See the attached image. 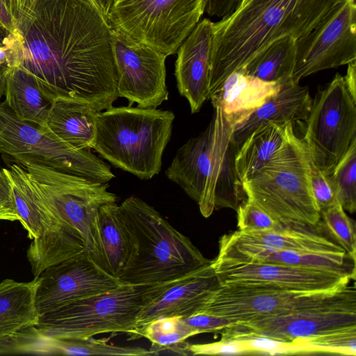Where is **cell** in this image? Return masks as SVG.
I'll list each match as a JSON object with an SVG mask.
<instances>
[{"label": "cell", "mask_w": 356, "mask_h": 356, "mask_svg": "<svg viewBox=\"0 0 356 356\" xmlns=\"http://www.w3.org/2000/svg\"><path fill=\"white\" fill-rule=\"evenodd\" d=\"M10 66L33 74L51 100L97 111L118 98L113 31L92 0H33L8 34Z\"/></svg>", "instance_id": "obj_1"}, {"label": "cell", "mask_w": 356, "mask_h": 356, "mask_svg": "<svg viewBox=\"0 0 356 356\" xmlns=\"http://www.w3.org/2000/svg\"><path fill=\"white\" fill-rule=\"evenodd\" d=\"M343 0H250L213 22L209 99L232 72L272 42L296 40L328 18Z\"/></svg>", "instance_id": "obj_2"}, {"label": "cell", "mask_w": 356, "mask_h": 356, "mask_svg": "<svg viewBox=\"0 0 356 356\" xmlns=\"http://www.w3.org/2000/svg\"><path fill=\"white\" fill-rule=\"evenodd\" d=\"M175 118L169 110L131 106L98 111L92 149L116 168L150 179L161 171Z\"/></svg>", "instance_id": "obj_3"}, {"label": "cell", "mask_w": 356, "mask_h": 356, "mask_svg": "<svg viewBox=\"0 0 356 356\" xmlns=\"http://www.w3.org/2000/svg\"><path fill=\"white\" fill-rule=\"evenodd\" d=\"M135 240L136 252L119 278L124 284L171 280L211 261L153 207L131 196L119 205Z\"/></svg>", "instance_id": "obj_4"}, {"label": "cell", "mask_w": 356, "mask_h": 356, "mask_svg": "<svg viewBox=\"0 0 356 356\" xmlns=\"http://www.w3.org/2000/svg\"><path fill=\"white\" fill-rule=\"evenodd\" d=\"M311 163L306 143L293 134L264 167L243 183L247 198L280 225L316 226L321 215L311 189Z\"/></svg>", "instance_id": "obj_5"}, {"label": "cell", "mask_w": 356, "mask_h": 356, "mask_svg": "<svg viewBox=\"0 0 356 356\" xmlns=\"http://www.w3.org/2000/svg\"><path fill=\"white\" fill-rule=\"evenodd\" d=\"M152 284H128L65 302L39 316L29 328L40 336L88 339L108 332L129 334Z\"/></svg>", "instance_id": "obj_6"}, {"label": "cell", "mask_w": 356, "mask_h": 356, "mask_svg": "<svg viewBox=\"0 0 356 356\" xmlns=\"http://www.w3.org/2000/svg\"><path fill=\"white\" fill-rule=\"evenodd\" d=\"M0 154L19 165H44L65 173L106 184L115 178L109 165L88 149H76L47 126L19 119L0 103Z\"/></svg>", "instance_id": "obj_7"}, {"label": "cell", "mask_w": 356, "mask_h": 356, "mask_svg": "<svg viewBox=\"0 0 356 356\" xmlns=\"http://www.w3.org/2000/svg\"><path fill=\"white\" fill-rule=\"evenodd\" d=\"M7 170L19 222L32 239L27 258L34 277L86 250L79 232L33 187L25 170L11 163Z\"/></svg>", "instance_id": "obj_8"}, {"label": "cell", "mask_w": 356, "mask_h": 356, "mask_svg": "<svg viewBox=\"0 0 356 356\" xmlns=\"http://www.w3.org/2000/svg\"><path fill=\"white\" fill-rule=\"evenodd\" d=\"M206 4L207 0H116L108 21L168 56L200 21Z\"/></svg>", "instance_id": "obj_9"}, {"label": "cell", "mask_w": 356, "mask_h": 356, "mask_svg": "<svg viewBox=\"0 0 356 356\" xmlns=\"http://www.w3.org/2000/svg\"><path fill=\"white\" fill-rule=\"evenodd\" d=\"M355 295V285L350 284L337 291L220 285L197 312L223 317L236 324L315 308Z\"/></svg>", "instance_id": "obj_10"}, {"label": "cell", "mask_w": 356, "mask_h": 356, "mask_svg": "<svg viewBox=\"0 0 356 356\" xmlns=\"http://www.w3.org/2000/svg\"><path fill=\"white\" fill-rule=\"evenodd\" d=\"M302 138L312 163L328 175L356 138V100L337 74L312 101Z\"/></svg>", "instance_id": "obj_11"}, {"label": "cell", "mask_w": 356, "mask_h": 356, "mask_svg": "<svg viewBox=\"0 0 356 356\" xmlns=\"http://www.w3.org/2000/svg\"><path fill=\"white\" fill-rule=\"evenodd\" d=\"M19 165V164H18ZM40 194L81 236L86 250H94L92 226L99 209L116 202L115 193L103 184L39 164L19 165Z\"/></svg>", "instance_id": "obj_12"}, {"label": "cell", "mask_w": 356, "mask_h": 356, "mask_svg": "<svg viewBox=\"0 0 356 356\" xmlns=\"http://www.w3.org/2000/svg\"><path fill=\"white\" fill-rule=\"evenodd\" d=\"M112 31L118 97L129 106L157 108L168 99L167 56L117 28Z\"/></svg>", "instance_id": "obj_13"}, {"label": "cell", "mask_w": 356, "mask_h": 356, "mask_svg": "<svg viewBox=\"0 0 356 356\" xmlns=\"http://www.w3.org/2000/svg\"><path fill=\"white\" fill-rule=\"evenodd\" d=\"M356 60V3L343 0L323 22L296 40L292 80Z\"/></svg>", "instance_id": "obj_14"}, {"label": "cell", "mask_w": 356, "mask_h": 356, "mask_svg": "<svg viewBox=\"0 0 356 356\" xmlns=\"http://www.w3.org/2000/svg\"><path fill=\"white\" fill-rule=\"evenodd\" d=\"M353 326H356V295L298 312L232 324L222 330L220 339L266 336L297 341Z\"/></svg>", "instance_id": "obj_15"}, {"label": "cell", "mask_w": 356, "mask_h": 356, "mask_svg": "<svg viewBox=\"0 0 356 356\" xmlns=\"http://www.w3.org/2000/svg\"><path fill=\"white\" fill-rule=\"evenodd\" d=\"M220 285L266 286L300 291H337L351 278L334 273L261 261H211Z\"/></svg>", "instance_id": "obj_16"}, {"label": "cell", "mask_w": 356, "mask_h": 356, "mask_svg": "<svg viewBox=\"0 0 356 356\" xmlns=\"http://www.w3.org/2000/svg\"><path fill=\"white\" fill-rule=\"evenodd\" d=\"M38 278L35 305L40 315L65 302L104 293L124 284L99 268L86 250L45 268Z\"/></svg>", "instance_id": "obj_17"}, {"label": "cell", "mask_w": 356, "mask_h": 356, "mask_svg": "<svg viewBox=\"0 0 356 356\" xmlns=\"http://www.w3.org/2000/svg\"><path fill=\"white\" fill-rule=\"evenodd\" d=\"M220 286L211 261L179 277L152 284L135 329L129 335L156 318L192 315Z\"/></svg>", "instance_id": "obj_18"}, {"label": "cell", "mask_w": 356, "mask_h": 356, "mask_svg": "<svg viewBox=\"0 0 356 356\" xmlns=\"http://www.w3.org/2000/svg\"><path fill=\"white\" fill-rule=\"evenodd\" d=\"M213 22L200 21L179 47L175 75L179 94L185 97L192 113L200 111L209 99V80Z\"/></svg>", "instance_id": "obj_19"}, {"label": "cell", "mask_w": 356, "mask_h": 356, "mask_svg": "<svg viewBox=\"0 0 356 356\" xmlns=\"http://www.w3.org/2000/svg\"><path fill=\"white\" fill-rule=\"evenodd\" d=\"M336 252L343 249L316 226L282 225L275 229L242 231L226 234L219 240V250Z\"/></svg>", "instance_id": "obj_20"}, {"label": "cell", "mask_w": 356, "mask_h": 356, "mask_svg": "<svg viewBox=\"0 0 356 356\" xmlns=\"http://www.w3.org/2000/svg\"><path fill=\"white\" fill-rule=\"evenodd\" d=\"M92 236L94 250L90 257L104 271L119 279L134 257L136 244L116 202L99 209Z\"/></svg>", "instance_id": "obj_21"}, {"label": "cell", "mask_w": 356, "mask_h": 356, "mask_svg": "<svg viewBox=\"0 0 356 356\" xmlns=\"http://www.w3.org/2000/svg\"><path fill=\"white\" fill-rule=\"evenodd\" d=\"M312 101L307 86H302L292 79L282 81L279 90L273 96L232 127V140L236 150L264 122L286 124L305 121L310 111Z\"/></svg>", "instance_id": "obj_22"}, {"label": "cell", "mask_w": 356, "mask_h": 356, "mask_svg": "<svg viewBox=\"0 0 356 356\" xmlns=\"http://www.w3.org/2000/svg\"><path fill=\"white\" fill-rule=\"evenodd\" d=\"M218 259L238 261H261L314 268L355 279V261L343 250L336 252L268 251L262 250H219Z\"/></svg>", "instance_id": "obj_23"}, {"label": "cell", "mask_w": 356, "mask_h": 356, "mask_svg": "<svg viewBox=\"0 0 356 356\" xmlns=\"http://www.w3.org/2000/svg\"><path fill=\"white\" fill-rule=\"evenodd\" d=\"M281 83L262 81L235 71L224 80L209 99L220 106L233 127L273 96L279 90Z\"/></svg>", "instance_id": "obj_24"}, {"label": "cell", "mask_w": 356, "mask_h": 356, "mask_svg": "<svg viewBox=\"0 0 356 356\" xmlns=\"http://www.w3.org/2000/svg\"><path fill=\"white\" fill-rule=\"evenodd\" d=\"M97 111L89 104L67 99L53 100L47 127L76 149H92Z\"/></svg>", "instance_id": "obj_25"}, {"label": "cell", "mask_w": 356, "mask_h": 356, "mask_svg": "<svg viewBox=\"0 0 356 356\" xmlns=\"http://www.w3.org/2000/svg\"><path fill=\"white\" fill-rule=\"evenodd\" d=\"M38 284V277L29 282L6 279L0 283V346L38 323L40 316L35 305Z\"/></svg>", "instance_id": "obj_26"}, {"label": "cell", "mask_w": 356, "mask_h": 356, "mask_svg": "<svg viewBox=\"0 0 356 356\" xmlns=\"http://www.w3.org/2000/svg\"><path fill=\"white\" fill-rule=\"evenodd\" d=\"M294 134L293 124L266 122L244 140L236 154V168L241 181L250 179L264 167Z\"/></svg>", "instance_id": "obj_27"}, {"label": "cell", "mask_w": 356, "mask_h": 356, "mask_svg": "<svg viewBox=\"0 0 356 356\" xmlns=\"http://www.w3.org/2000/svg\"><path fill=\"white\" fill-rule=\"evenodd\" d=\"M4 95L6 106L19 119L47 126L53 101L42 93L35 76L24 67H8Z\"/></svg>", "instance_id": "obj_28"}, {"label": "cell", "mask_w": 356, "mask_h": 356, "mask_svg": "<svg viewBox=\"0 0 356 356\" xmlns=\"http://www.w3.org/2000/svg\"><path fill=\"white\" fill-rule=\"evenodd\" d=\"M22 353L65 355H128L148 356L151 352L141 347L120 346L108 339H65L40 336L33 331L24 338L20 346Z\"/></svg>", "instance_id": "obj_29"}, {"label": "cell", "mask_w": 356, "mask_h": 356, "mask_svg": "<svg viewBox=\"0 0 356 356\" xmlns=\"http://www.w3.org/2000/svg\"><path fill=\"white\" fill-rule=\"evenodd\" d=\"M296 54V40L282 37L270 43L236 71L268 82L292 79Z\"/></svg>", "instance_id": "obj_30"}, {"label": "cell", "mask_w": 356, "mask_h": 356, "mask_svg": "<svg viewBox=\"0 0 356 356\" xmlns=\"http://www.w3.org/2000/svg\"><path fill=\"white\" fill-rule=\"evenodd\" d=\"M199 334L183 318L165 316L151 321L131 334L130 339L145 337L153 345L168 346Z\"/></svg>", "instance_id": "obj_31"}, {"label": "cell", "mask_w": 356, "mask_h": 356, "mask_svg": "<svg viewBox=\"0 0 356 356\" xmlns=\"http://www.w3.org/2000/svg\"><path fill=\"white\" fill-rule=\"evenodd\" d=\"M327 176L337 202L344 210L354 213L356 211V138Z\"/></svg>", "instance_id": "obj_32"}, {"label": "cell", "mask_w": 356, "mask_h": 356, "mask_svg": "<svg viewBox=\"0 0 356 356\" xmlns=\"http://www.w3.org/2000/svg\"><path fill=\"white\" fill-rule=\"evenodd\" d=\"M319 225L334 243L356 260L355 224L339 203L320 212Z\"/></svg>", "instance_id": "obj_33"}, {"label": "cell", "mask_w": 356, "mask_h": 356, "mask_svg": "<svg viewBox=\"0 0 356 356\" xmlns=\"http://www.w3.org/2000/svg\"><path fill=\"white\" fill-rule=\"evenodd\" d=\"M297 341L302 343L309 353L355 356L356 326L336 330Z\"/></svg>", "instance_id": "obj_34"}, {"label": "cell", "mask_w": 356, "mask_h": 356, "mask_svg": "<svg viewBox=\"0 0 356 356\" xmlns=\"http://www.w3.org/2000/svg\"><path fill=\"white\" fill-rule=\"evenodd\" d=\"M241 341L248 355H294L309 354L307 348L300 341H286L266 336H252L236 339Z\"/></svg>", "instance_id": "obj_35"}, {"label": "cell", "mask_w": 356, "mask_h": 356, "mask_svg": "<svg viewBox=\"0 0 356 356\" xmlns=\"http://www.w3.org/2000/svg\"><path fill=\"white\" fill-rule=\"evenodd\" d=\"M236 211L237 227L239 230H270L282 226L248 198L243 204L238 207Z\"/></svg>", "instance_id": "obj_36"}, {"label": "cell", "mask_w": 356, "mask_h": 356, "mask_svg": "<svg viewBox=\"0 0 356 356\" xmlns=\"http://www.w3.org/2000/svg\"><path fill=\"white\" fill-rule=\"evenodd\" d=\"M310 185L313 197L319 211L337 203L334 189L326 175L311 163Z\"/></svg>", "instance_id": "obj_37"}, {"label": "cell", "mask_w": 356, "mask_h": 356, "mask_svg": "<svg viewBox=\"0 0 356 356\" xmlns=\"http://www.w3.org/2000/svg\"><path fill=\"white\" fill-rule=\"evenodd\" d=\"M188 348L193 355H248L246 348L239 339H220L219 341L202 344L188 343Z\"/></svg>", "instance_id": "obj_38"}, {"label": "cell", "mask_w": 356, "mask_h": 356, "mask_svg": "<svg viewBox=\"0 0 356 356\" xmlns=\"http://www.w3.org/2000/svg\"><path fill=\"white\" fill-rule=\"evenodd\" d=\"M0 220H20L15 207L10 179L5 168L0 170Z\"/></svg>", "instance_id": "obj_39"}, {"label": "cell", "mask_w": 356, "mask_h": 356, "mask_svg": "<svg viewBox=\"0 0 356 356\" xmlns=\"http://www.w3.org/2000/svg\"><path fill=\"white\" fill-rule=\"evenodd\" d=\"M183 318L187 324L197 330L199 334L222 330L232 324L225 318L203 312H195Z\"/></svg>", "instance_id": "obj_40"}, {"label": "cell", "mask_w": 356, "mask_h": 356, "mask_svg": "<svg viewBox=\"0 0 356 356\" xmlns=\"http://www.w3.org/2000/svg\"><path fill=\"white\" fill-rule=\"evenodd\" d=\"M243 0H207L205 11L211 17L226 18L236 12Z\"/></svg>", "instance_id": "obj_41"}, {"label": "cell", "mask_w": 356, "mask_h": 356, "mask_svg": "<svg viewBox=\"0 0 356 356\" xmlns=\"http://www.w3.org/2000/svg\"><path fill=\"white\" fill-rule=\"evenodd\" d=\"M0 27L9 34H13L16 29L15 20L1 0H0Z\"/></svg>", "instance_id": "obj_42"}, {"label": "cell", "mask_w": 356, "mask_h": 356, "mask_svg": "<svg viewBox=\"0 0 356 356\" xmlns=\"http://www.w3.org/2000/svg\"><path fill=\"white\" fill-rule=\"evenodd\" d=\"M343 79L351 96L356 100V60L348 64Z\"/></svg>", "instance_id": "obj_43"}, {"label": "cell", "mask_w": 356, "mask_h": 356, "mask_svg": "<svg viewBox=\"0 0 356 356\" xmlns=\"http://www.w3.org/2000/svg\"><path fill=\"white\" fill-rule=\"evenodd\" d=\"M33 0H10L11 13L16 20L25 12L30 6Z\"/></svg>", "instance_id": "obj_44"}, {"label": "cell", "mask_w": 356, "mask_h": 356, "mask_svg": "<svg viewBox=\"0 0 356 356\" xmlns=\"http://www.w3.org/2000/svg\"><path fill=\"white\" fill-rule=\"evenodd\" d=\"M103 15L108 19L116 0H92Z\"/></svg>", "instance_id": "obj_45"}, {"label": "cell", "mask_w": 356, "mask_h": 356, "mask_svg": "<svg viewBox=\"0 0 356 356\" xmlns=\"http://www.w3.org/2000/svg\"><path fill=\"white\" fill-rule=\"evenodd\" d=\"M10 65V50L6 45L0 44V67Z\"/></svg>", "instance_id": "obj_46"}, {"label": "cell", "mask_w": 356, "mask_h": 356, "mask_svg": "<svg viewBox=\"0 0 356 356\" xmlns=\"http://www.w3.org/2000/svg\"><path fill=\"white\" fill-rule=\"evenodd\" d=\"M8 67H0V98L4 95Z\"/></svg>", "instance_id": "obj_47"}, {"label": "cell", "mask_w": 356, "mask_h": 356, "mask_svg": "<svg viewBox=\"0 0 356 356\" xmlns=\"http://www.w3.org/2000/svg\"><path fill=\"white\" fill-rule=\"evenodd\" d=\"M8 34V33L0 27V44L6 45V42Z\"/></svg>", "instance_id": "obj_48"}, {"label": "cell", "mask_w": 356, "mask_h": 356, "mask_svg": "<svg viewBox=\"0 0 356 356\" xmlns=\"http://www.w3.org/2000/svg\"><path fill=\"white\" fill-rule=\"evenodd\" d=\"M4 4L6 6V7L8 8V9L10 11L11 13V2H10V0H1Z\"/></svg>", "instance_id": "obj_49"}, {"label": "cell", "mask_w": 356, "mask_h": 356, "mask_svg": "<svg viewBox=\"0 0 356 356\" xmlns=\"http://www.w3.org/2000/svg\"><path fill=\"white\" fill-rule=\"evenodd\" d=\"M250 1V0H243V1H242V3H241V6H240V7H241V6H244V5H245V4H246L247 3H248ZM240 7H239V8H240Z\"/></svg>", "instance_id": "obj_50"}]
</instances>
